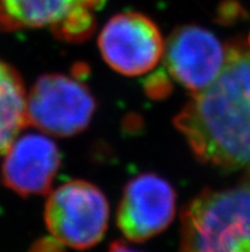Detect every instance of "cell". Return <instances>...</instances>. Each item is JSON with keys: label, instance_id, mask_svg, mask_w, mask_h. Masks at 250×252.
<instances>
[{"label": "cell", "instance_id": "1", "mask_svg": "<svg viewBox=\"0 0 250 252\" xmlns=\"http://www.w3.org/2000/svg\"><path fill=\"white\" fill-rule=\"evenodd\" d=\"M174 123L202 163L250 173V49L230 45L219 77Z\"/></svg>", "mask_w": 250, "mask_h": 252}, {"label": "cell", "instance_id": "2", "mask_svg": "<svg viewBox=\"0 0 250 252\" xmlns=\"http://www.w3.org/2000/svg\"><path fill=\"white\" fill-rule=\"evenodd\" d=\"M179 252H250V183L194 197L181 213Z\"/></svg>", "mask_w": 250, "mask_h": 252}, {"label": "cell", "instance_id": "3", "mask_svg": "<svg viewBox=\"0 0 250 252\" xmlns=\"http://www.w3.org/2000/svg\"><path fill=\"white\" fill-rule=\"evenodd\" d=\"M109 202L95 185L70 181L51 192L45 205V223L56 242L88 250L108 229Z\"/></svg>", "mask_w": 250, "mask_h": 252}, {"label": "cell", "instance_id": "4", "mask_svg": "<svg viewBox=\"0 0 250 252\" xmlns=\"http://www.w3.org/2000/svg\"><path fill=\"white\" fill-rule=\"evenodd\" d=\"M95 109L96 101L88 87L65 74H44L27 95L28 125L60 137L82 132Z\"/></svg>", "mask_w": 250, "mask_h": 252}, {"label": "cell", "instance_id": "5", "mask_svg": "<svg viewBox=\"0 0 250 252\" xmlns=\"http://www.w3.org/2000/svg\"><path fill=\"white\" fill-rule=\"evenodd\" d=\"M105 0H0V30L49 29L67 42L84 41L95 31V13Z\"/></svg>", "mask_w": 250, "mask_h": 252}, {"label": "cell", "instance_id": "6", "mask_svg": "<svg viewBox=\"0 0 250 252\" xmlns=\"http://www.w3.org/2000/svg\"><path fill=\"white\" fill-rule=\"evenodd\" d=\"M98 48L104 61L117 73L142 76L161 61L165 42L148 17L127 12L109 19L98 36Z\"/></svg>", "mask_w": 250, "mask_h": 252}, {"label": "cell", "instance_id": "7", "mask_svg": "<svg viewBox=\"0 0 250 252\" xmlns=\"http://www.w3.org/2000/svg\"><path fill=\"white\" fill-rule=\"evenodd\" d=\"M176 195L170 183L156 174H140L125 186L117 208L116 223L132 242H144L172 223Z\"/></svg>", "mask_w": 250, "mask_h": 252}, {"label": "cell", "instance_id": "8", "mask_svg": "<svg viewBox=\"0 0 250 252\" xmlns=\"http://www.w3.org/2000/svg\"><path fill=\"white\" fill-rule=\"evenodd\" d=\"M227 48L217 36L199 26H181L168 37L164 49L165 65L177 83L196 94L219 77Z\"/></svg>", "mask_w": 250, "mask_h": 252}, {"label": "cell", "instance_id": "9", "mask_svg": "<svg viewBox=\"0 0 250 252\" xmlns=\"http://www.w3.org/2000/svg\"><path fill=\"white\" fill-rule=\"evenodd\" d=\"M4 157V185L21 196L48 193L61 161L54 141L41 133L17 137Z\"/></svg>", "mask_w": 250, "mask_h": 252}, {"label": "cell", "instance_id": "10", "mask_svg": "<svg viewBox=\"0 0 250 252\" xmlns=\"http://www.w3.org/2000/svg\"><path fill=\"white\" fill-rule=\"evenodd\" d=\"M28 125L27 93L16 69L0 61V157Z\"/></svg>", "mask_w": 250, "mask_h": 252}, {"label": "cell", "instance_id": "11", "mask_svg": "<svg viewBox=\"0 0 250 252\" xmlns=\"http://www.w3.org/2000/svg\"><path fill=\"white\" fill-rule=\"evenodd\" d=\"M57 243L51 240H42L36 246H33L31 252H63L61 247Z\"/></svg>", "mask_w": 250, "mask_h": 252}, {"label": "cell", "instance_id": "12", "mask_svg": "<svg viewBox=\"0 0 250 252\" xmlns=\"http://www.w3.org/2000/svg\"><path fill=\"white\" fill-rule=\"evenodd\" d=\"M109 252H139L137 250L130 249L128 245H125L121 241H115L110 245V249H109Z\"/></svg>", "mask_w": 250, "mask_h": 252}, {"label": "cell", "instance_id": "13", "mask_svg": "<svg viewBox=\"0 0 250 252\" xmlns=\"http://www.w3.org/2000/svg\"><path fill=\"white\" fill-rule=\"evenodd\" d=\"M248 46H249V49H250V36H249V38H248Z\"/></svg>", "mask_w": 250, "mask_h": 252}]
</instances>
